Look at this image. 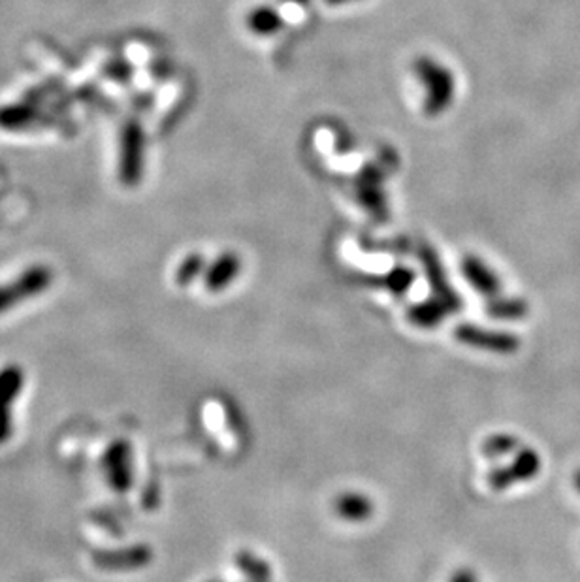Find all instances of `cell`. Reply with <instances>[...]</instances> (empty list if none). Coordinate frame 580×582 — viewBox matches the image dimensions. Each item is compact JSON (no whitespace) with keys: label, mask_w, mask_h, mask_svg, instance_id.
I'll return each mask as SVG.
<instances>
[{"label":"cell","mask_w":580,"mask_h":582,"mask_svg":"<svg viewBox=\"0 0 580 582\" xmlns=\"http://www.w3.org/2000/svg\"><path fill=\"white\" fill-rule=\"evenodd\" d=\"M454 337L458 339L462 345L495 353V354H512L522 345V339L511 332L486 330L479 325H471V323H462L456 327Z\"/></svg>","instance_id":"5b68a950"},{"label":"cell","mask_w":580,"mask_h":582,"mask_svg":"<svg viewBox=\"0 0 580 582\" xmlns=\"http://www.w3.org/2000/svg\"><path fill=\"white\" fill-rule=\"evenodd\" d=\"M449 315H452V313H450V309L441 302V300H438V298L426 300V302L417 304V306H412V308L407 311L409 323H411V325H414V327L422 328V330H433V328H438Z\"/></svg>","instance_id":"8fae6325"},{"label":"cell","mask_w":580,"mask_h":582,"mask_svg":"<svg viewBox=\"0 0 580 582\" xmlns=\"http://www.w3.org/2000/svg\"><path fill=\"white\" fill-rule=\"evenodd\" d=\"M53 279L55 273L50 266L32 264L8 283H0V315H6L44 294L53 285Z\"/></svg>","instance_id":"6da1fadb"},{"label":"cell","mask_w":580,"mask_h":582,"mask_svg":"<svg viewBox=\"0 0 580 582\" xmlns=\"http://www.w3.org/2000/svg\"><path fill=\"white\" fill-rule=\"evenodd\" d=\"M518 447H521V441L512 434H494L485 439L483 454L488 458H502L516 452Z\"/></svg>","instance_id":"5bb4252c"},{"label":"cell","mask_w":580,"mask_h":582,"mask_svg":"<svg viewBox=\"0 0 580 582\" xmlns=\"http://www.w3.org/2000/svg\"><path fill=\"white\" fill-rule=\"evenodd\" d=\"M449 582H479V578H476V573L473 569L462 568L458 571H454Z\"/></svg>","instance_id":"ac0fdd59"},{"label":"cell","mask_w":580,"mask_h":582,"mask_svg":"<svg viewBox=\"0 0 580 582\" xmlns=\"http://www.w3.org/2000/svg\"><path fill=\"white\" fill-rule=\"evenodd\" d=\"M236 566L249 582H272V569H269L267 561L251 551H240L236 556Z\"/></svg>","instance_id":"4fadbf2b"},{"label":"cell","mask_w":580,"mask_h":582,"mask_svg":"<svg viewBox=\"0 0 580 582\" xmlns=\"http://www.w3.org/2000/svg\"><path fill=\"white\" fill-rule=\"evenodd\" d=\"M155 558L153 549L148 543H134L115 549H98L91 554L93 564L100 571L110 573H131L148 568Z\"/></svg>","instance_id":"277c9868"},{"label":"cell","mask_w":580,"mask_h":582,"mask_svg":"<svg viewBox=\"0 0 580 582\" xmlns=\"http://www.w3.org/2000/svg\"><path fill=\"white\" fill-rule=\"evenodd\" d=\"M412 283V273L407 270H394L385 277V287L394 294H403Z\"/></svg>","instance_id":"e0dca14e"},{"label":"cell","mask_w":580,"mask_h":582,"mask_svg":"<svg viewBox=\"0 0 580 582\" xmlns=\"http://www.w3.org/2000/svg\"><path fill=\"white\" fill-rule=\"evenodd\" d=\"M241 270L240 258L234 253H226L219 256L215 263L205 270L204 285L210 292H221L226 287H231L232 281L238 277Z\"/></svg>","instance_id":"ba28073f"},{"label":"cell","mask_w":580,"mask_h":582,"mask_svg":"<svg viewBox=\"0 0 580 582\" xmlns=\"http://www.w3.org/2000/svg\"><path fill=\"white\" fill-rule=\"evenodd\" d=\"M207 582H222V580H207Z\"/></svg>","instance_id":"ffe728a7"},{"label":"cell","mask_w":580,"mask_h":582,"mask_svg":"<svg viewBox=\"0 0 580 582\" xmlns=\"http://www.w3.org/2000/svg\"><path fill=\"white\" fill-rule=\"evenodd\" d=\"M486 313L497 320H522L528 317L530 306L524 298L494 296L486 306Z\"/></svg>","instance_id":"7c38bea8"},{"label":"cell","mask_w":580,"mask_h":582,"mask_svg":"<svg viewBox=\"0 0 580 582\" xmlns=\"http://www.w3.org/2000/svg\"><path fill=\"white\" fill-rule=\"evenodd\" d=\"M143 170V134L136 123H129L121 134L119 175L124 185H136Z\"/></svg>","instance_id":"52a82bcc"},{"label":"cell","mask_w":580,"mask_h":582,"mask_svg":"<svg viewBox=\"0 0 580 582\" xmlns=\"http://www.w3.org/2000/svg\"><path fill=\"white\" fill-rule=\"evenodd\" d=\"M334 511L347 522H364L376 513V506L369 496L360 492H343L334 501Z\"/></svg>","instance_id":"9c48e42d"},{"label":"cell","mask_w":580,"mask_h":582,"mask_svg":"<svg viewBox=\"0 0 580 582\" xmlns=\"http://www.w3.org/2000/svg\"><path fill=\"white\" fill-rule=\"evenodd\" d=\"M205 270V260L204 256L193 253L189 255L186 258L181 260V264L177 266V272H176V283L179 287H189L193 285V281L196 277H200Z\"/></svg>","instance_id":"9a60e30c"},{"label":"cell","mask_w":580,"mask_h":582,"mask_svg":"<svg viewBox=\"0 0 580 582\" xmlns=\"http://www.w3.org/2000/svg\"><path fill=\"white\" fill-rule=\"evenodd\" d=\"M27 385V373L17 363L0 366V447L6 445L15 430V404Z\"/></svg>","instance_id":"7a4b0ae2"},{"label":"cell","mask_w":580,"mask_h":582,"mask_svg":"<svg viewBox=\"0 0 580 582\" xmlns=\"http://www.w3.org/2000/svg\"><path fill=\"white\" fill-rule=\"evenodd\" d=\"M573 485H575L576 492L580 494V470H576V471H575V475H573Z\"/></svg>","instance_id":"d6986e66"},{"label":"cell","mask_w":580,"mask_h":582,"mask_svg":"<svg viewBox=\"0 0 580 582\" xmlns=\"http://www.w3.org/2000/svg\"><path fill=\"white\" fill-rule=\"evenodd\" d=\"M29 119H31V113L25 108H21V106L0 110V125L8 127V129L25 127L29 123Z\"/></svg>","instance_id":"2e32d148"},{"label":"cell","mask_w":580,"mask_h":582,"mask_svg":"<svg viewBox=\"0 0 580 582\" xmlns=\"http://www.w3.org/2000/svg\"><path fill=\"white\" fill-rule=\"evenodd\" d=\"M102 471L108 487L117 494H127L134 487V451L131 441L113 439L102 454Z\"/></svg>","instance_id":"3957f363"},{"label":"cell","mask_w":580,"mask_h":582,"mask_svg":"<svg viewBox=\"0 0 580 582\" xmlns=\"http://www.w3.org/2000/svg\"><path fill=\"white\" fill-rule=\"evenodd\" d=\"M464 275L475 291H479L488 298L500 296V291H502L500 279H497L495 273L486 264H483L479 258L469 256L464 260Z\"/></svg>","instance_id":"30bf717a"},{"label":"cell","mask_w":580,"mask_h":582,"mask_svg":"<svg viewBox=\"0 0 580 582\" xmlns=\"http://www.w3.org/2000/svg\"><path fill=\"white\" fill-rule=\"evenodd\" d=\"M543 461L541 456L535 449L524 447L518 449L516 456L512 458L511 466H502L490 471L488 475V485L494 490H507L516 483H528V480L535 479L541 473Z\"/></svg>","instance_id":"8992f818"}]
</instances>
